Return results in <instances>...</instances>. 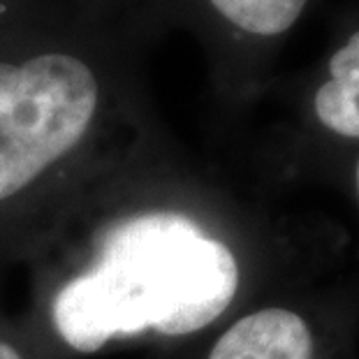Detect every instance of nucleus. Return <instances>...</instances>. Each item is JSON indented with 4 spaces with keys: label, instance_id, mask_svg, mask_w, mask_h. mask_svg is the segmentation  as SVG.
<instances>
[{
    "label": "nucleus",
    "instance_id": "nucleus-7",
    "mask_svg": "<svg viewBox=\"0 0 359 359\" xmlns=\"http://www.w3.org/2000/svg\"><path fill=\"white\" fill-rule=\"evenodd\" d=\"M355 186H357V197H359V158H357V165H355Z\"/></svg>",
    "mask_w": 359,
    "mask_h": 359
},
{
    "label": "nucleus",
    "instance_id": "nucleus-6",
    "mask_svg": "<svg viewBox=\"0 0 359 359\" xmlns=\"http://www.w3.org/2000/svg\"><path fill=\"white\" fill-rule=\"evenodd\" d=\"M0 359H24L17 348H12L10 343L0 341Z\"/></svg>",
    "mask_w": 359,
    "mask_h": 359
},
{
    "label": "nucleus",
    "instance_id": "nucleus-2",
    "mask_svg": "<svg viewBox=\"0 0 359 359\" xmlns=\"http://www.w3.org/2000/svg\"><path fill=\"white\" fill-rule=\"evenodd\" d=\"M100 83L86 60L47 51L0 60V202L26 190L88 135Z\"/></svg>",
    "mask_w": 359,
    "mask_h": 359
},
{
    "label": "nucleus",
    "instance_id": "nucleus-5",
    "mask_svg": "<svg viewBox=\"0 0 359 359\" xmlns=\"http://www.w3.org/2000/svg\"><path fill=\"white\" fill-rule=\"evenodd\" d=\"M313 5V0H197V7L225 33L243 42H278Z\"/></svg>",
    "mask_w": 359,
    "mask_h": 359
},
{
    "label": "nucleus",
    "instance_id": "nucleus-3",
    "mask_svg": "<svg viewBox=\"0 0 359 359\" xmlns=\"http://www.w3.org/2000/svg\"><path fill=\"white\" fill-rule=\"evenodd\" d=\"M209 359H313V334L297 313L262 309L234 323Z\"/></svg>",
    "mask_w": 359,
    "mask_h": 359
},
{
    "label": "nucleus",
    "instance_id": "nucleus-1",
    "mask_svg": "<svg viewBox=\"0 0 359 359\" xmlns=\"http://www.w3.org/2000/svg\"><path fill=\"white\" fill-rule=\"evenodd\" d=\"M236 287L223 241L181 213H142L107 230L95 266L58 290L51 318L67 346L90 355L144 330L193 334L223 316Z\"/></svg>",
    "mask_w": 359,
    "mask_h": 359
},
{
    "label": "nucleus",
    "instance_id": "nucleus-4",
    "mask_svg": "<svg viewBox=\"0 0 359 359\" xmlns=\"http://www.w3.org/2000/svg\"><path fill=\"white\" fill-rule=\"evenodd\" d=\"M313 118L334 137L359 142V14L325 63L311 97Z\"/></svg>",
    "mask_w": 359,
    "mask_h": 359
}]
</instances>
